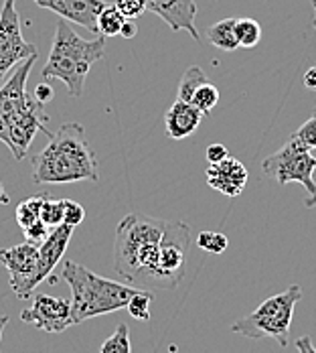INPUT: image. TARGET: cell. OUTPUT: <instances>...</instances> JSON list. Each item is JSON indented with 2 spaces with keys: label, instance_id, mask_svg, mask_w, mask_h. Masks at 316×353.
I'll list each match as a JSON object with an SVG mask.
<instances>
[{
  "label": "cell",
  "instance_id": "obj_31",
  "mask_svg": "<svg viewBox=\"0 0 316 353\" xmlns=\"http://www.w3.org/2000/svg\"><path fill=\"white\" fill-rule=\"evenodd\" d=\"M49 230L51 228H47L41 219L35 221L33 225H29V228H25L23 232H25V238H27V242H33V244H43L45 240H47V236H49Z\"/></svg>",
  "mask_w": 316,
  "mask_h": 353
},
{
  "label": "cell",
  "instance_id": "obj_5",
  "mask_svg": "<svg viewBox=\"0 0 316 353\" xmlns=\"http://www.w3.org/2000/svg\"><path fill=\"white\" fill-rule=\"evenodd\" d=\"M302 299V288L298 284L288 286L284 292H278L266 299L253 313L240 319L231 325L233 333H240L249 339H274L280 347H288V335L292 327V317L298 301Z\"/></svg>",
  "mask_w": 316,
  "mask_h": 353
},
{
  "label": "cell",
  "instance_id": "obj_33",
  "mask_svg": "<svg viewBox=\"0 0 316 353\" xmlns=\"http://www.w3.org/2000/svg\"><path fill=\"white\" fill-rule=\"evenodd\" d=\"M33 96H35L41 104H47L53 98V88L49 83H39L35 88V92H33Z\"/></svg>",
  "mask_w": 316,
  "mask_h": 353
},
{
  "label": "cell",
  "instance_id": "obj_32",
  "mask_svg": "<svg viewBox=\"0 0 316 353\" xmlns=\"http://www.w3.org/2000/svg\"><path fill=\"white\" fill-rule=\"evenodd\" d=\"M227 157H229L227 146H225V144H219V142L211 144V146H207V150H205V159H207V163H209V165L221 163V161H223V159H227Z\"/></svg>",
  "mask_w": 316,
  "mask_h": 353
},
{
  "label": "cell",
  "instance_id": "obj_16",
  "mask_svg": "<svg viewBox=\"0 0 316 353\" xmlns=\"http://www.w3.org/2000/svg\"><path fill=\"white\" fill-rule=\"evenodd\" d=\"M73 230L67 223H61L57 228H53L47 236V240L43 244H39V264H36V274H35V284L39 286L41 283H45L53 268L61 262L65 250L70 246L71 236H73Z\"/></svg>",
  "mask_w": 316,
  "mask_h": 353
},
{
  "label": "cell",
  "instance_id": "obj_2",
  "mask_svg": "<svg viewBox=\"0 0 316 353\" xmlns=\"http://www.w3.org/2000/svg\"><path fill=\"white\" fill-rule=\"evenodd\" d=\"M49 144L33 157V181L36 185H70L77 181H100L98 161L77 122L63 124Z\"/></svg>",
  "mask_w": 316,
  "mask_h": 353
},
{
  "label": "cell",
  "instance_id": "obj_28",
  "mask_svg": "<svg viewBox=\"0 0 316 353\" xmlns=\"http://www.w3.org/2000/svg\"><path fill=\"white\" fill-rule=\"evenodd\" d=\"M294 137L302 142L304 146H308L310 150L316 148V110L310 114V118L294 132Z\"/></svg>",
  "mask_w": 316,
  "mask_h": 353
},
{
  "label": "cell",
  "instance_id": "obj_22",
  "mask_svg": "<svg viewBox=\"0 0 316 353\" xmlns=\"http://www.w3.org/2000/svg\"><path fill=\"white\" fill-rule=\"evenodd\" d=\"M100 353H132L130 329H128L126 323H118L116 331L102 343Z\"/></svg>",
  "mask_w": 316,
  "mask_h": 353
},
{
  "label": "cell",
  "instance_id": "obj_8",
  "mask_svg": "<svg viewBox=\"0 0 316 353\" xmlns=\"http://www.w3.org/2000/svg\"><path fill=\"white\" fill-rule=\"evenodd\" d=\"M14 2L17 0H4L0 8V85L19 63L36 55L35 45L25 41L21 33V19Z\"/></svg>",
  "mask_w": 316,
  "mask_h": 353
},
{
  "label": "cell",
  "instance_id": "obj_15",
  "mask_svg": "<svg viewBox=\"0 0 316 353\" xmlns=\"http://www.w3.org/2000/svg\"><path fill=\"white\" fill-rule=\"evenodd\" d=\"M205 176L211 189L223 193L225 197H240L247 185L246 165L233 157H227L221 163L209 165Z\"/></svg>",
  "mask_w": 316,
  "mask_h": 353
},
{
  "label": "cell",
  "instance_id": "obj_37",
  "mask_svg": "<svg viewBox=\"0 0 316 353\" xmlns=\"http://www.w3.org/2000/svg\"><path fill=\"white\" fill-rule=\"evenodd\" d=\"M8 203H10V197H8V193L4 191L2 183H0V205H8Z\"/></svg>",
  "mask_w": 316,
  "mask_h": 353
},
{
  "label": "cell",
  "instance_id": "obj_26",
  "mask_svg": "<svg viewBox=\"0 0 316 353\" xmlns=\"http://www.w3.org/2000/svg\"><path fill=\"white\" fill-rule=\"evenodd\" d=\"M41 221L51 230L61 225L63 223V199H53L49 195L41 208Z\"/></svg>",
  "mask_w": 316,
  "mask_h": 353
},
{
  "label": "cell",
  "instance_id": "obj_27",
  "mask_svg": "<svg viewBox=\"0 0 316 353\" xmlns=\"http://www.w3.org/2000/svg\"><path fill=\"white\" fill-rule=\"evenodd\" d=\"M197 246L209 254H223L229 246V240L221 232H201L197 236Z\"/></svg>",
  "mask_w": 316,
  "mask_h": 353
},
{
  "label": "cell",
  "instance_id": "obj_10",
  "mask_svg": "<svg viewBox=\"0 0 316 353\" xmlns=\"http://www.w3.org/2000/svg\"><path fill=\"white\" fill-rule=\"evenodd\" d=\"M0 264L10 274V288L19 299H29L36 290L35 274L39 264V244L25 242L0 250Z\"/></svg>",
  "mask_w": 316,
  "mask_h": 353
},
{
  "label": "cell",
  "instance_id": "obj_7",
  "mask_svg": "<svg viewBox=\"0 0 316 353\" xmlns=\"http://www.w3.org/2000/svg\"><path fill=\"white\" fill-rule=\"evenodd\" d=\"M191 246V228L185 221H167L160 242L156 268V288H175L187 272V250Z\"/></svg>",
  "mask_w": 316,
  "mask_h": 353
},
{
  "label": "cell",
  "instance_id": "obj_4",
  "mask_svg": "<svg viewBox=\"0 0 316 353\" xmlns=\"http://www.w3.org/2000/svg\"><path fill=\"white\" fill-rule=\"evenodd\" d=\"M61 279L71 288L70 303L73 325L126 309L132 294L140 290L138 286L128 283H114L109 279L98 276L73 260H67L63 264Z\"/></svg>",
  "mask_w": 316,
  "mask_h": 353
},
{
  "label": "cell",
  "instance_id": "obj_38",
  "mask_svg": "<svg viewBox=\"0 0 316 353\" xmlns=\"http://www.w3.org/2000/svg\"><path fill=\"white\" fill-rule=\"evenodd\" d=\"M304 205H306L308 210H315L316 208V191H315V195H310V197L306 199V203H304Z\"/></svg>",
  "mask_w": 316,
  "mask_h": 353
},
{
  "label": "cell",
  "instance_id": "obj_29",
  "mask_svg": "<svg viewBox=\"0 0 316 353\" xmlns=\"http://www.w3.org/2000/svg\"><path fill=\"white\" fill-rule=\"evenodd\" d=\"M114 6L126 17L136 21L146 12V0H114Z\"/></svg>",
  "mask_w": 316,
  "mask_h": 353
},
{
  "label": "cell",
  "instance_id": "obj_25",
  "mask_svg": "<svg viewBox=\"0 0 316 353\" xmlns=\"http://www.w3.org/2000/svg\"><path fill=\"white\" fill-rule=\"evenodd\" d=\"M191 104L195 108H199L205 116H209L211 112H213V108L219 104V90L211 81H205L203 85L197 88Z\"/></svg>",
  "mask_w": 316,
  "mask_h": 353
},
{
  "label": "cell",
  "instance_id": "obj_23",
  "mask_svg": "<svg viewBox=\"0 0 316 353\" xmlns=\"http://www.w3.org/2000/svg\"><path fill=\"white\" fill-rule=\"evenodd\" d=\"M235 35L240 41V47L251 49L262 39V27L255 19H238L235 21Z\"/></svg>",
  "mask_w": 316,
  "mask_h": 353
},
{
  "label": "cell",
  "instance_id": "obj_6",
  "mask_svg": "<svg viewBox=\"0 0 316 353\" xmlns=\"http://www.w3.org/2000/svg\"><path fill=\"white\" fill-rule=\"evenodd\" d=\"M315 169L316 157L310 152L308 146H304L294 134L288 139V142L278 148L274 154L266 157L262 163L264 175L274 179L278 185H290L298 183L308 191V197L315 195Z\"/></svg>",
  "mask_w": 316,
  "mask_h": 353
},
{
  "label": "cell",
  "instance_id": "obj_1",
  "mask_svg": "<svg viewBox=\"0 0 316 353\" xmlns=\"http://www.w3.org/2000/svg\"><path fill=\"white\" fill-rule=\"evenodd\" d=\"M167 221L128 213L116 228L114 240V270L132 286L154 290L156 268L160 258V242Z\"/></svg>",
  "mask_w": 316,
  "mask_h": 353
},
{
  "label": "cell",
  "instance_id": "obj_24",
  "mask_svg": "<svg viewBox=\"0 0 316 353\" xmlns=\"http://www.w3.org/2000/svg\"><path fill=\"white\" fill-rule=\"evenodd\" d=\"M154 299V292L152 290H146V288H140L138 292L132 294V299L128 301L126 309L130 313V317L136 319V321H150V303Z\"/></svg>",
  "mask_w": 316,
  "mask_h": 353
},
{
  "label": "cell",
  "instance_id": "obj_13",
  "mask_svg": "<svg viewBox=\"0 0 316 353\" xmlns=\"http://www.w3.org/2000/svg\"><path fill=\"white\" fill-rule=\"evenodd\" d=\"M39 8L55 12L59 19L75 23L92 33H98V17L107 2L104 0H33Z\"/></svg>",
  "mask_w": 316,
  "mask_h": 353
},
{
  "label": "cell",
  "instance_id": "obj_19",
  "mask_svg": "<svg viewBox=\"0 0 316 353\" xmlns=\"http://www.w3.org/2000/svg\"><path fill=\"white\" fill-rule=\"evenodd\" d=\"M49 197V193H39V195H33V197H27L23 199L19 205H17V212H14V217H17V223L25 230L29 225H33L35 221L41 219V208H43V201Z\"/></svg>",
  "mask_w": 316,
  "mask_h": 353
},
{
  "label": "cell",
  "instance_id": "obj_3",
  "mask_svg": "<svg viewBox=\"0 0 316 353\" xmlns=\"http://www.w3.org/2000/svg\"><path fill=\"white\" fill-rule=\"evenodd\" d=\"M105 37L98 35L87 41L81 39L65 19H59L55 27V35L51 43L49 59L43 68V79H59L67 85L71 98H79L83 94L85 77L94 63L104 59Z\"/></svg>",
  "mask_w": 316,
  "mask_h": 353
},
{
  "label": "cell",
  "instance_id": "obj_14",
  "mask_svg": "<svg viewBox=\"0 0 316 353\" xmlns=\"http://www.w3.org/2000/svg\"><path fill=\"white\" fill-rule=\"evenodd\" d=\"M146 10L160 17L171 31H187L195 41L199 39V31L195 27L197 4L195 0H146Z\"/></svg>",
  "mask_w": 316,
  "mask_h": 353
},
{
  "label": "cell",
  "instance_id": "obj_20",
  "mask_svg": "<svg viewBox=\"0 0 316 353\" xmlns=\"http://www.w3.org/2000/svg\"><path fill=\"white\" fill-rule=\"evenodd\" d=\"M207 79L205 71L201 70L199 65H191L189 70L182 73L180 81H178V88H176V100H182V102H191L197 88L203 85Z\"/></svg>",
  "mask_w": 316,
  "mask_h": 353
},
{
  "label": "cell",
  "instance_id": "obj_17",
  "mask_svg": "<svg viewBox=\"0 0 316 353\" xmlns=\"http://www.w3.org/2000/svg\"><path fill=\"white\" fill-rule=\"evenodd\" d=\"M203 112L199 108H195L191 102H182V100H176L173 106L169 108V112L165 114V128H167V134L173 139V141H182V139H189L197 128L199 124L203 122Z\"/></svg>",
  "mask_w": 316,
  "mask_h": 353
},
{
  "label": "cell",
  "instance_id": "obj_12",
  "mask_svg": "<svg viewBox=\"0 0 316 353\" xmlns=\"http://www.w3.org/2000/svg\"><path fill=\"white\" fill-rule=\"evenodd\" d=\"M36 57L39 55L25 59L17 70L12 71V75L6 79V83L0 85V141L2 142L6 139L10 120L19 114V110L27 104V100L31 96L27 92V79L31 75Z\"/></svg>",
  "mask_w": 316,
  "mask_h": 353
},
{
  "label": "cell",
  "instance_id": "obj_36",
  "mask_svg": "<svg viewBox=\"0 0 316 353\" xmlns=\"http://www.w3.org/2000/svg\"><path fill=\"white\" fill-rule=\"evenodd\" d=\"M136 33H138V29H136L134 21H132V19H126V23H124V27H122V33H120V35L126 37V39H132Z\"/></svg>",
  "mask_w": 316,
  "mask_h": 353
},
{
  "label": "cell",
  "instance_id": "obj_39",
  "mask_svg": "<svg viewBox=\"0 0 316 353\" xmlns=\"http://www.w3.org/2000/svg\"><path fill=\"white\" fill-rule=\"evenodd\" d=\"M8 321H10L8 317H0V343H2V333H4V327L8 325ZM0 353H2V352H0Z\"/></svg>",
  "mask_w": 316,
  "mask_h": 353
},
{
  "label": "cell",
  "instance_id": "obj_30",
  "mask_svg": "<svg viewBox=\"0 0 316 353\" xmlns=\"http://www.w3.org/2000/svg\"><path fill=\"white\" fill-rule=\"evenodd\" d=\"M85 217V210L71 199H63V223H67L71 228H77Z\"/></svg>",
  "mask_w": 316,
  "mask_h": 353
},
{
  "label": "cell",
  "instance_id": "obj_21",
  "mask_svg": "<svg viewBox=\"0 0 316 353\" xmlns=\"http://www.w3.org/2000/svg\"><path fill=\"white\" fill-rule=\"evenodd\" d=\"M126 23V17L112 4H105L104 10L98 17V35L118 37L122 33V27Z\"/></svg>",
  "mask_w": 316,
  "mask_h": 353
},
{
  "label": "cell",
  "instance_id": "obj_35",
  "mask_svg": "<svg viewBox=\"0 0 316 353\" xmlns=\"http://www.w3.org/2000/svg\"><path fill=\"white\" fill-rule=\"evenodd\" d=\"M302 83H304V88H306V90L316 92V63L304 71V75H302Z\"/></svg>",
  "mask_w": 316,
  "mask_h": 353
},
{
  "label": "cell",
  "instance_id": "obj_40",
  "mask_svg": "<svg viewBox=\"0 0 316 353\" xmlns=\"http://www.w3.org/2000/svg\"><path fill=\"white\" fill-rule=\"evenodd\" d=\"M310 4H313V27L316 29V0H310Z\"/></svg>",
  "mask_w": 316,
  "mask_h": 353
},
{
  "label": "cell",
  "instance_id": "obj_11",
  "mask_svg": "<svg viewBox=\"0 0 316 353\" xmlns=\"http://www.w3.org/2000/svg\"><path fill=\"white\" fill-rule=\"evenodd\" d=\"M21 321L45 333H63L73 325L71 303L49 294H33V303L21 313Z\"/></svg>",
  "mask_w": 316,
  "mask_h": 353
},
{
  "label": "cell",
  "instance_id": "obj_18",
  "mask_svg": "<svg viewBox=\"0 0 316 353\" xmlns=\"http://www.w3.org/2000/svg\"><path fill=\"white\" fill-rule=\"evenodd\" d=\"M235 21L238 19H223L207 29V39L213 47L221 51H235L240 47V41L235 35Z\"/></svg>",
  "mask_w": 316,
  "mask_h": 353
},
{
  "label": "cell",
  "instance_id": "obj_9",
  "mask_svg": "<svg viewBox=\"0 0 316 353\" xmlns=\"http://www.w3.org/2000/svg\"><path fill=\"white\" fill-rule=\"evenodd\" d=\"M47 112H45V104H41L35 96L31 94L27 104L19 110V114L10 120L8 130H6V139L4 144L10 148V152L14 154L17 161H23L31 148V144L35 141L36 132H45L47 137H53V132L47 130Z\"/></svg>",
  "mask_w": 316,
  "mask_h": 353
},
{
  "label": "cell",
  "instance_id": "obj_34",
  "mask_svg": "<svg viewBox=\"0 0 316 353\" xmlns=\"http://www.w3.org/2000/svg\"><path fill=\"white\" fill-rule=\"evenodd\" d=\"M294 345H296L298 353H316L315 343H313V339H310L308 335H304V337H298Z\"/></svg>",
  "mask_w": 316,
  "mask_h": 353
}]
</instances>
